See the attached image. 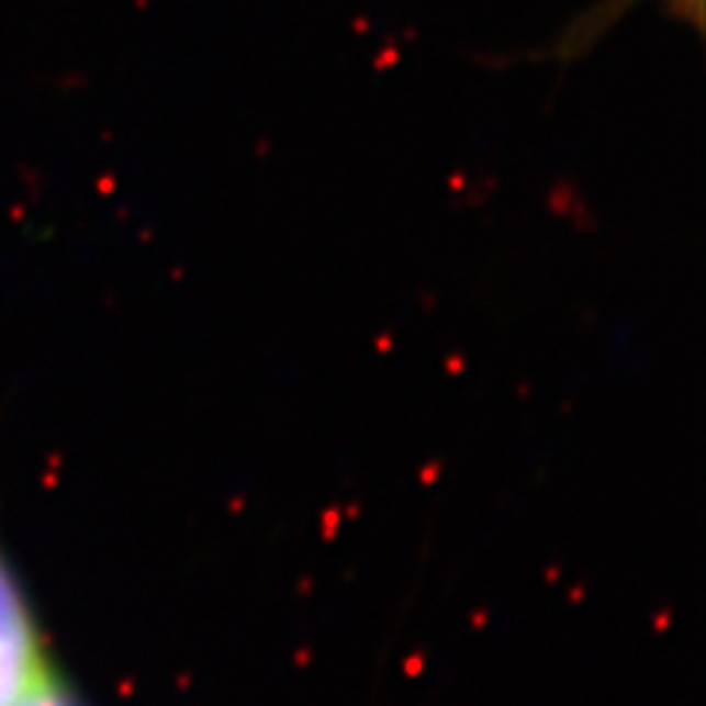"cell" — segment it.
I'll return each mask as SVG.
<instances>
[{"label":"cell","mask_w":706,"mask_h":706,"mask_svg":"<svg viewBox=\"0 0 706 706\" xmlns=\"http://www.w3.org/2000/svg\"><path fill=\"white\" fill-rule=\"evenodd\" d=\"M47 677L51 669L30 609L0 557V706H15Z\"/></svg>","instance_id":"obj_1"},{"label":"cell","mask_w":706,"mask_h":706,"mask_svg":"<svg viewBox=\"0 0 706 706\" xmlns=\"http://www.w3.org/2000/svg\"><path fill=\"white\" fill-rule=\"evenodd\" d=\"M15 706H77L71 701V695L65 692L54 677H47L45 683H38L27 697H21Z\"/></svg>","instance_id":"obj_2"},{"label":"cell","mask_w":706,"mask_h":706,"mask_svg":"<svg viewBox=\"0 0 706 706\" xmlns=\"http://www.w3.org/2000/svg\"><path fill=\"white\" fill-rule=\"evenodd\" d=\"M683 3H686L688 10L695 12V19H697V15H701V0H683Z\"/></svg>","instance_id":"obj_3"}]
</instances>
